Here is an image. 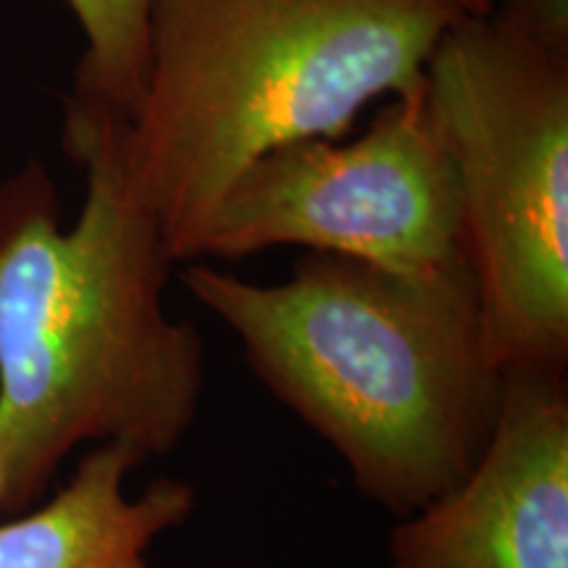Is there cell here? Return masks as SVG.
<instances>
[{
    "label": "cell",
    "instance_id": "cell-2",
    "mask_svg": "<svg viewBox=\"0 0 568 568\" xmlns=\"http://www.w3.org/2000/svg\"><path fill=\"white\" fill-rule=\"evenodd\" d=\"M180 280L376 506L414 514L479 460L506 372L489 355L468 266L403 276L305 253L280 284L209 264H190Z\"/></svg>",
    "mask_w": 568,
    "mask_h": 568
},
{
    "label": "cell",
    "instance_id": "cell-4",
    "mask_svg": "<svg viewBox=\"0 0 568 568\" xmlns=\"http://www.w3.org/2000/svg\"><path fill=\"white\" fill-rule=\"evenodd\" d=\"M424 98L458 174L489 355L503 372H566L568 0L460 17Z\"/></svg>",
    "mask_w": 568,
    "mask_h": 568
},
{
    "label": "cell",
    "instance_id": "cell-6",
    "mask_svg": "<svg viewBox=\"0 0 568 568\" xmlns=\"http://www.w3.org/2000/svg\"><path fill=\"white\" fill-rule=\"evenodd\" d=\"M387 568H568L566 372L506 368L479 460L400 518Z\"/></svg>",
    "mask_w": 568,
    "mask_h": 568
},
{
    "label": "cell",
    "instance_id": "cell-9",
    "mask_svg": "<svg viewBox=\"0 0 568 568\" xmlns=\"http://www.w3.org/2000/svg\"><path fill=\"white\" fill-rule=\"evenodd\" d=\"M460 6H464L468 13H477V17L493 11V0H460Z\"/></svg>",
    "mask_w": 568,
    "mask_h": 568
},
{
    "label": "cell",
    "instance_id": "cell-3",
    "mask_svg": "<svg viewBox=\"0 0 568 568\" xmlns=\"http://www.w3.org/2000/svg\"><path fill=\"white\" fill-rule=\"evenodd\" d=\"M460 0H153L126 166L172 261L274 148L343 140L376 98L424 92Z\"/></svg>",
    "mask_w": 568,
    "mask_h": 568
},
{
    "label": "cell",
    "instance_id": "cell-1",
    "mask_svg": "<svg viewBox=\"0 0 568 568\" xmlns=\"http://www.w3.org/2000/svg\"><path fill=\"white\" fill-rule=\"evenodd\" d=\"M63 151L84 172L69 230L40 161L0 184V508L13 514L77 445L172 453L205 389L203 337L163 297L174 261L126 166V116L71 88Z\"/></svg>",
    "mask_w": 568,
    "mask_h": 568
},
{
    "label": "cell",
    "instance_id": "cell-10",
    "mask_svg": "<svg viewBox=\"0 0 568 568\" xmlns=\"http://www.w3.org/2000/svg\"><path fill=\"white\" fill-rule=\"evenodd\" d=\"M500 3H510V0H493V9H495V6H500Z\"/></svg>",
    "mask_w": 568,
    "mask_h": 568
},
{
    "label": "cell",
    "instance_id": "cell-8",
    "mask_svg": "<svg viewBox=\"0 0 568 568\" xmlns=\"http://www.w3.org/2000/svg\"><path fill=\"white\" fill-rule=\"evenodd\" d=\"M84 34L74 88L130 116L148 71L153 0H63Z\"/></svg>",
    "mask_w": 568,
    "mask_h": 568
},
{
    "label": "cell",
    "instance_id": "cell-5",
    "mask_svg": "<svg viewBox=\"0 0 568 568\" xmlns=\"http://www.w3.org/2000/svg\"><path fill=\"white\" fill-rule=\"evenodd\" d=\"M280 245L403 276L468 266L458 174L424 92L382 105L358 140H295L255 159L203 224L193 261Z\"/></svg>",
    "mask_w": 568,
    "mask_h": 568
},
{
    "label": "cell",
    "instance_id": "cell-7",
    "mask_svg": "<svg viewBox=\"0 0 568 568\" xmlns=\"http://www.w3.org/2000/svg\"><path fill=\"white\" fill-rule=\"evenodd\" d=\"M140 464L124 445L92 447L51 500L0 524V568H155L153 542L187 521L195 489L163 477L130 495Z\"/></svg>",
    "mask_w": 568,
    "mask_h": 568
}]
</instances>
